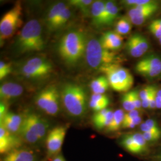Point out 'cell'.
<instances>
[{"label": "cell", "mask_w": 161, "mask_h": 161, "mask_svg": "<svg viewBox=\"0 0 161 161\" xmlns=\"http://www.w3.org/2000/svg\"><path fill=\"white\" fill-rule=\"evenodd\" d=\"M1 161H35V155L31 150L19 148L4 155Z\"/></svg>", "instance_id": "19"}, {"label": "cell", "mask_w": 161, "mask_h": 161, "mask_svg": "<svg viewBox=\"0 0 161 161\" xmlns=\"http://www.w3.org/2000/svg\"><path fill=\"white\" fill-rule=\"evenodd\" d=\"M18 135L23 139V141L30 144H35L40 141L38 137L32 130L24 117L23 122L19 130Z\"/></svg>", "instance_id": "23"}, {"label": "cell", "mask_w": 161, "mask_h": 161, "mask_svg": "<svg viewBox=\"0 0 161 161\" xmlns=\"http://www.w3.org/2000/svg\"><path fill=\"white\" fill-rule=\"evenodd\" d=\"M142 134L147 143L156 142L161 137V132H143Z\"/></svg>", "instance_id": "36"}, {"label": "cell", "mask_w": 161, "mask_h": 161, "mask_svg": "<svg viewBox=\"0 0 161 161\" xmlns=\"http://www.w3.org/2000/svg\"><path fill=\"white\" fill-rule=\"evenodd\" d=\"M22 6L20 1H17L12 8L6 12L0 21V39L7 40L12 38L17 28L22 24Z\"/></svg>", "instance_id": "6"}, {"label": "cell", "mask_w": 161, "mask_h": 161, "mask_svg": "<svg viewBox=\"0 0 161 161\" xmlns=\"http://www.w3.org/2000/svg\"><path fill=\"white\" fill-rule=\"evenodd\" d=\"M40 23L36 19L26 23L18 35L16 46L21 54L41 52L45 48Z\"/></svg>", "instance_id": "3"}, {"label": "cell", "mask_w": 161, "mask_h": 161, "mask_svg": "<svg viewBox=\"0 0 161 161\" xmlns=\"http://www.w3.org/2000/svg\"><path fill=\"white\" fill-rule=\"evenodd\" d=\"M149 48L148 40L143 35L138 33L132 34L128 38L126 44L127 52L132 58L143 56L148 52Z\"/></svg>", "instance_id": "12"}, {"label": "cell", "mask_w": 161, "mask_h": 161, "mask_svg": "<svg viewBox=\"0 0 161 161\" xmlns=\"http://www.w3.org/2000/svg\"><path fill=\"white\" fill-rule=\"evenodd\" d=\"M71 16V11L68 6H66L64 10L60 12L59 17H58V20L55 24L54 31L58 29L61 28L64 25L67 23L69 18Z\"/></svg>", "instance_id": "30"}, {"label": "cell", "mask_w": 161, "mask_h": 161, "mask_svg": "<svg viewBox=\"0 0 161 161\" xmlns=\"http://www.w3.org/2000/svg\"><path fill=\"white\" fill-rule=\"evenodd\" d=\"M53 161H66V160L62 155H58L54 158Z\"/></svg>", "instance_id": "42"}, {"label": "cell", "mask_w": 161, "mask_h": 161, "mask_svg": "<svg viewBox=\"0 0 161 161\" xmlns=\"http://www.w3.org/2000/svg\"><path fill=\"white\" fill-rule=\"evenodd\" d=\"M58 88L55 86H50L43 89L37 95L35 103L41 109L45 111L50 103L52 96Z\"/></svg>", "instance_id": "22"}, {"label": "cell", "mask_w": 161, "mask_h": 161, "mask_svg": "<svg viewBox=\"0 0 161 161\" xmlns=\"http://www.w3.org/2000/svg\"><path fill=\"white\" fill-rule=\"evenodd\" d=\"M140 128L143 132H161V129L158 123L153 119H149L142 123Z\"/></svg>", "instance_id": "29"}, {"label": "cell", "mask_w": 161, "mask_h": 161, "mask_svg": "<svg viewBox=\"0 0 161 161\" xmlns=\"http://www.w3.org/2000/svg\"><path fill=\"white\" fill-rule=\"evenodd\" d=\"M159 4L156 1L142 6L131 7L128 12V17L133 25L140 26L158 11Z\"/></svg>", "instance_id": "9"}, {"label": "cell", "mask_w": 161, "mask_h": 161, "mask_svg": "<svg viewBox=\"0 0 161 161\" xmlns=\"http://www.w3.org/2000/svg\"><path fill=\"white\" fill-rule=\"evenodd\" d=\"M23 120V117L22 116L8 112L3 119H0V126L3 127L8 132L18 134Z\"/></svg>", "instance_id": "15"}, {"label": "cell", "mask_w": 161, "mask_h": 161, "mask_svg": "<svg viewBox=\"0 0 161 161\" xmlns=\"http://www.w3.org/2000/svg\"><path fill=\"white\" fill-rule=\"evenodd\" d=\"M157 88L152 93L149 101V109H154L156 108V92H157Z\"/></svg>", "instance_id": "40"}, {"label": "cell", "mask_w": 161, "mask_h": 161, "mask_svg": "<svg viewBox=\"0 0 161 161\" xmlns=\"http://www.w3.org/2000/svg\"><path fill=\"white\" fill-rule=\"evenodd\" d=\"M23 139L18 134L8 132L0 126V153L6 155L14 150L21 148Z\"/></svg>", "instance_id": "13"}, {"label": "cell", "mask_w": 161, "mask_h": 161, "mask_svg": "<svg viewBox=\"0 0 161 161\" xmlns=\"http://www.w3.org/2000/svg\"><path fill=\"white\" fill-rule=\"evenodd\" d=\"M66 126H58L52 129L47 135L46 147L49 156L59 155L67 132Z\"/></svg>", "instance_id": "10"}, {"label": "cell", "mask_w": 161, "mask_h": 161, "mask_svg": "<svg viewBox=\"0 0 161 161\" xmlns=\"http://www.w3.org/2000/svg\"><path fill=\"white\" fill-rule=\"evenodd\" d=\"M159 44H160V45H161V42H159Z\"/></svg>", "instance_id": "46"}, {"label": "cell", "mask_w": 161, "mask_h": 161, "mask_svg": "<svg viewBox=\"0 0 161 161\" xmlns=\"http://www.w3.org/2000/svg\"><path fill=\"white\" fill-rule=\"evenodd\" d=\"M156 99L161 100V89L157 91L156 92Z\"/></svg>", "instance_id": "44"}, {"label": "cell", "mask_w": 161, "mask_h": 161, "mask_svg": "<svg viewBox=\"0 0 161 161\" xmlns=\"http://www.w3.org/2000/svg\"><path fill=\"white\" fill-rule=\"evenodd\" d=\"M105 3L103 1H95L92 6L91 17L92 19V23L97 28L103 27Z\"/></svg>", "instance_id": "20"}, {"label": "cell", "mask_w": 161, "mask_h": 161, "mask_svg": "<svg viewBox=\"0 0 161 161\" xmlns=\"http://www.w3.org/2000/svg\"><path fill=\"white\" fill-rule=\"evenodd\" d=\"M23 88L14 82H6L0 87V98L3 101H8L22 94Z\"/></svg>", "instance_id": "17"}, {"label": "cell", "mask_w": 161, "mask_h": 161, "mask_svg": "<svg viewBox=\"0 0 161 161\" xmlns=\"http://www.w3.org/2000/svg\"><path fill=\"white\" fill-rule=\"evenodd\" d=\"M156 108L161 109V100L160 99H156Z\"/></svg>", "instance_id": "43"}, {"label": "cell", "mask_w": 161, "mask_h": 161, "mask_svg": "<svg viewBox=\"0 0 161 161\" xmlns=\"http://www.w3.org/2000/svg\"><path fill=\"white\" fill-rule=\"evenodd\" d=\"M92 0H71L69 4L78 8L84 16H91V9L93 3Z\"/></svg>", "instance_id": "26"}, {"label": "cell", "mask_w": 161, "mask_h": 161, "mask_svg": "<svg viewBox=\"0 0 161 161\" xmlns=\"http://www.w3.org/2000/svg\"><path fill=\"white\" fill-rule=\"evenodd\" d=\"M106 75L110 86L116 92H127L134 84V78L128 69L118 64H110L99 69Z\"/></svg>", "instance_id": "5"}, {"label": "cell", "mask_w": 161, "mask_h": 161, "mask_svg": "<svg viewBox=\"0 0 161 161\" xmlns=\"http://www.w3.org/2000/svg\"><path fill=\"white\" fill-rule=\"evenodd\" d=\"M131 29L132 23L128 17H122L115 24V32L121 35L129 34Z\"/></svg>", "instance_id": "28"}, {"label": "cell", "mask_w": 161, "mask_h": 161, "mask_svg": "<svg viewBox=\"0 0 161 161\" xmlns=\"http://www.w3.org/2000/svg\"><path fill=\"white\" fill-rule=\"evenodd\" d=\"M135 70L150 80L161 76V57L155 54H150L138 61L135 66Z\"/></svg>", "instance_id": "8"}, {"label": "cell", "mask_w": 161, "mask_h": 161, "mask_svg": "<svg viewBox=\"0 0 161 161\" xmlns=\"http://www.w3.org/2000/svg\"><path fill=\"white\" fill-rule=\"evenodd\" d=\"M85 54L87 64L98 70L106 65L118 64L119 60L116 53L104 48L100 40L95 38L87 42Z\"/></svg>", "instance_id": "4"}, {"label": "cell", "mask_w": 161, "mask_h": 161, "mask_svg": "<svg viewBox=\"0 0 161 161\" xmlns=\"http://www.w3.org/2000/svg\"><path fill=\"white\" fill-rule=\"evenodd\" d=\"M87 42L83 32L78 31L69 32L64 35L59 41L58 54L64 62L74 65L86 54Z\"/></svg>", "instance_id": "1"}, {"label": "cell", "mask_w": 161, "mask_h": 161, "mask_svg": "<svg viewBox=\"0 0 161 161\" xmlns=\"http://www.w3.org/2000/svg\"><path fill=\"white\" fill-rule=\"evenodd\" d=\"M125 113L122 109H118L114 112V115L112 121L110 122L109 125L106 128V131L108 132H114L118 131L124 121Z\"/></svg>", "instance_id": "25"}, {"label": "cell", "mask_w": 161, "mask_h": 161, "mask_svg": "<svg viewBox=\"0 0 161 161\" xmlns=\"http://www.w3.org/2000/svg\"><path fill=\"white\" fill-rule=\"evenodd\" d=\"M90 86L93 94H104L109 89L110 84L106 76H100L92 80Z\"/></svg>", "instance_id": "24"}, {"label": "cell", "mask_w": 161, "mask_h": 161, "mask_svg": "<svg viewBox=\"0 0 161 161\" xmlns=\"http://www.w3.org/2000/svg\"><path fill=\"white\" fill-rule=\"evenodd\" d=\"M99 40L104 48L114 52L121 48L124 38L115 31H109L104 33Z\"/></svg>", "instance_id": "16"}, {"label": "cell", "mask_w": 161, "mask_h": 161, "mask_svg": "<svg viewBox=\"0 0 161 161\" xmlns=\"http://www.w3.org/2000/svg\"><path fill=\"white\" fill-rule=\"evenodd\" d=\"M23 117L34 132L37 135L40 140L44 138L49 127L46 120L34 112H28Z\"/></svg>", "instance_id": "14"}, {"label": "cell", "mask_w": 161, "mask_h": 161, "mask_svg": "<svg viewBox=\"0 0 161 161\" xmlns=\"http://www.w3.org/2000/svg\"><path fill=\"white\" fill-rule=\"evenodd\" d=\"M60 94L58 88L54 92L52 99L48 104L46 109L44 111L47 115L56 116L58 114L60 108Z\"/></svg>", "instance_id": "27"}, {"label": "cell", "mask_w": 161, "mask_h": 161, "mask_svg": "<svg viewBox=\"0 0 161 161\" xmlns=\"http://www.w3.org/2000/svg\"><path fill=\"white\" fill-rule=\"evenodd\" d=\"M156 88V87L153 86H146L143 89L140 90L139 92V96L141 100L143 101L148 97Z\"/></svg>", "instance_id": "37"}, {"label": "cell", "mask_w": 161, "mask_h": 161, "mask_svg": "<svg viewBox=\"0 0 161 161\" xmlns=\"http://www.w3.org/2000/svg\"><path fill=\"white\" fill-rule=\"evenodd\" d=\"M12 64L5 63L3 61L0 62V80H2L12 72Z\"/></svg>", "instance_id": "33"}, {"label": "cell", "mask_w": 161, "mask_h": 161, "mask_svg": "<svg viewBox=\"0 0 161 161\" xmlns=\"http://www.w3.org/2000/svg\"><path fill=\"white\" fill-rule=\"evenodd\" d=\"M8 112L7 105L4 102H1L0 103V119H3V118L8 113Z\"/></svg>", "instance_id": "41"}, {"label": "cell", "mask_w": 161, "mask_h": 161, "mask_svg": "<svg viewBox=\"0 0 161 161\" xmlns=\"http://www.w3.org/2000/svg\"><path fill=\"white\" fill-rule=\"evenodd\" d=\"M53 67L51 62L44 58L29 59L21 68L22 74L31 80H41L52 74Z\"/></svg>", "instance_id": "7"}, {"label": "cell", "mask_w": 161, "mask_h": 161, "mask_svg": "<svg viewBox=\"0 0 161 161\" xmlns=\"http://www.w3.org/2000/svg\"><path fill=\"white\" fill-rule=\"evenodd\" d=\"M156 159L158 161H161V152L156 156Z\"/></svg>", "instance_id": "45"}, {"label": "cell", "mask_w": 161, "mask_h": 161, "mask_svg": "<svg viewBox=\"0 0 161 161\" xmlns=\"http://www.w3.org/2000/svg\"><path fill=\"white\" fill-rule=\"evenodd\" d=\"M131 92H132V98H133V101H134L136 109L140 110L142 108V103L139 96V92L137 90H132L131 91Z\"/></svg>", "instance_id": "38"}, {"label": "cell", "mask_w": 161, "mask_h": 161, "mask_svg": "<svg viewBox=\"0 0 161 161\" xmlns=\"http://www.w3.org/2000/svg\"><path fill=\"white\" fill-rule=\"evenodd\" d=\"M114 112L106 108L97 112L92 116V122L95 127L98 130H102L109 125L112 121Z\"/></svg>", "instance_id": "18"}, {"label": "cell", "mask_w": 161, "mask_h": 161, "mask_svg": "<svg viewBox=\"0 0 161 161\" xmlns=\"http://www.w3.org/2000/svg\"><path fill=\"white\" fill-rule=\"evenodd\" d=\"M153 0H126L123 1L122 3L129 7H133L136 6H142L149 4Z\"/></svg>", "instance_id": "35"}, {"label": "cell", "mask_w": 161, "mask_h": 161, "mask_svg": "<svg viewBox=\"0 0 161 161\" xmlns=\"http://www.w3.org/2000/svg\"><path fill=\"white\" fill-rule=\"evenodd\" d=\"M122 146L133 154H143L148 151V144L141 133L126 134L120 141Z\"/></svg>", "instance_id": "11"}, {"label": "cell", "mask_w": 161, "mask_h": 161, "mask_svg": "<svg viewBox=\"0 0 161 161\" xmlns=\"http://www.w3.org/2000/svg\"><path fill=\"white\" fill-rule=\"evenodd\" d=\"M121 103L123 108L127 112L136 109L134 103L131 91L125 92L121 97Z\"/></svg>", "instance_id": "31"}, {"label": "cell", "mask_w": 161, "mask_h": 161, "mask_svg": "<svg viewBox=\"0 0 161 161\" xmlns=\"http://www.w3.org/2000/svg\"><path fill=\"white\" fill-rule=\"evenodd\" d=\"M66 6V4L63 2H58L54 4L49 8L46 17L47 26L49 31H54L55 24L58 17H59L60 12L64 10Z\"/></svg>", "instance_id": "21"}, {"label": "cell", "mask_w": 161, "mask_h": 161, "mask_svg": "<svg viewBox=\"0 0 161 161\" xmlns=\"http://www.w3.org/2000/svg\"><path fill=\"white\" fill-rule=\"evenodd\" d=\"M141 116L140 115V110L135 109L128 112L126 114H125L124 115V121H129L132 119H134L136 117H138Z\"/></svg>", "instance_id": "39"}, {"label": "cell", "mask_w": 161, "mask_h": 161, "mask_svg": "<svg viewBox=\"0 0 161 161\" xmlns=\"http://www.w3.org/2000/svg\"><path fill=\"white\" fill-rule=\"evenodd\" d=\"M60 97L64 108L70 116L81 118L86 114L88 102L86 92L83 86L68 83L62 87Z\"/></svg>", "instance_id": "2"}, {"label": "cell", "mask_w": 161, "mask_h": 161, "mask_svg": "<svg viewBox=\"0 0 161 161\" xmlns=\"http://www.w3.org/2000/svg\"><path fill=\"white\" fill-rule=\"evenodd\" d=\"M119 12V7L117 6L116 4H115V6L113 7L111 12L110 13L108 19V20L106 23L105 26H110L112 25L114 22H115L116 19L118 17V13Z\"/></svg>", "instance_id": "34"}, {"label": "cell", "mask_w": 161, "mask_h": 161, "mask_svg": "<svg viewBox=\"0 0 161 161\" xmlns=\"http://www.w3.org/2000/svg\"><path fill=\"white\" fill-rule=\"evenodd\" d=\"M150 33L158 40L161 38V19L153 20L149 25Z\"/></svg>", "instance_id": "32"}]
</instances>
